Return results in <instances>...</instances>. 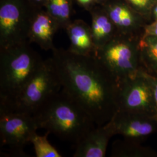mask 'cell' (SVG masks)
Masks as SVG:
<instances>
[{
	"label": "cell",
	"instance_id": "cell-1",
	"mask_svg": "<svg viewBox=\"0 0 157 157\" xmlns=\"http://www.w3.org/2000/svg\"><path fill=\"white\" fill-rule=\"evenodd\" d=\"M62 89L88 113L96 126L118 110L119 82L94 56L56 50L51 58Z\"/></svg>",
	"mask_w": 157,
	"mask_h": 157
},
{
	"label": "cell",
	"instance_id": "cell-2",
	"mask_svg": "<svg viewBox=\"0 0 157 157\" xmlns=\"http://www.w3.org/2000/svg\"><path fill=\"white\" fill-rule=\"evenodd\" d=\"M33 115L39 129L73 145L95 126L84 108L62 89L50 96Z\"/></svg>",
	"mask_w": 157,
	"mask_h": 157
},
{
	"label": "cell",
	"instance_id": "cell-3",
	"mask_svg": "<svg viewBox=\"0 0 157 157\" xmlns=\"http://www.w3.org/2000/svg\"><path fill=\"white\" fill-rule=\"evenodd\" d=\"M43 62L27 42L1 50L0 112L12 111L23 89Z\"/></svg>",
	"mask_w": 157,
	"mask_h": 157
},
{
	"label": "cell",
	"instance_id": "cell-4",
	"mask_svg": "<svg viewBox=\"0 0 157 157\" xmlns=\"http://www.w3.org/2000/svg\"><path fill=\"white\" fill-rule=\"evenodd\" d=\"M61 89L52 59L44 61L23 89L12 111L33 115L50 96Z\"/></svg>",
	"mask_w": 157,
	"mask_h": 157
},
{
	"label": "cell",
	"instance_id": "cell-5",
	"mask_svg": "<svg viewBox=\"0 0 157 157\" xmlns=\"http://www.w3.org/2000/svg\"><path fill=\"white\" fill-rule=\"evenodd\" d=\"M96 51L95 56L119 82L136 76L141 69L138 45L135 47L124 40H113Z\"/></svg>",
	"mask_w": 157,
	"mask_h": 157
},
{
	"label": "cell",
	"instance_id": "cell-6",
	"mask_svg": "<svg viewBox=\"0 0 157 157\" xmlns=\"http://www.w3.org/2000/svg\"><path fill=\"white\" fill-rule=\"evenodd\" d=\"M39 129L33 115L25 112H0L1 144L9 147L15 157H27L24 147Z\"/></svg>",
	"mask_w": 157,
	"mask_h": 157
},
{
	"label": "cell",
	"instance_id": "cell-7",
	"mask_svg": "<svg viewBox=\"0 0 157 157\" xmlns=\"http://www.w3.org/2000/svg\"><path fill=\"white\" fill-rule=\"evenodd\" d=\"M118 110L155 118L153 91L141 69L136 76L119 82Z\"/></svg>",
	"mask_w": 157,
	"mask_h": 157
},
{
	"label": "cell",
	"instance_id": "cell-8",
	"mask_svg": "<svg viewBox=\"0 0 157 157\" xmlns=\"http://www.w3.org/2000/svg\"><path fill=\"white\" fill-rule=\"evenodd\" d=\"M29 22L23 15L21 5L17 0H6L0 8L1 50L26 43Z\"/></svg>",
	"mask_w": 157,
	"mask_h": 157
},
{
	"label": "cell",
	"instance_id": "cell-9",
	"mask_svg": "<svg viewBox=\"0 0 157 157\" xmlns=\"http://www.w3.org/2000/svg\"><path fill=\"white\" fill-rule=\"evenodd\" d=\"M115 135L142 143L157 132L155 118L135 112L118 110L110 120Z\"/></svg>",
	"mask_w": 157,
	"mask_h": 157
},
{
	"label": "cell",
	"instance_id": "cell-10",
	"mask_svg": "<svg viewBox=\"0 0 157 157\" xmlns=\"http://www.w3.org/2000/svg\"><path fill=\"white\" fill-rule=\"evenodd\" d=\"M115 135L110 121L103 125L96 126L74 145L73 157H105L108 143Z\"/></svg>",
	"mask_w": 157,
	"mask_h": 157
},
{
	"label": "cell",
	"instance_id": "cell-11",
	"mask_svg": "<svg viewBox=\"0 0 157 157\" xmlns=\"http://www.w3.org/2000/svg\"><path fill=\"white\" fill-rule=\"evenodd\" d=\"M57 29V24L51 17L46 15H39L30 22L28 39L44 50L54 49L53 37Z\"/></svg>",
	"mask_w": 157,
	"mask_h": 157
},
{
	"label": "cell",
	"instance_id": "cell-12",
	"mask_svg": "<svg viewBox=\"0 0 157 157\" xmlns=\"http://www.w3.org/2000/svg\"><path fill=\"white\" fill-rule=\"evenodd\" d=\"M71 45L69 51L80 56H90L96 51L91 30L86 25L75 23L67 27Z\"/></svg>",
	"mask_w": 157,
	"mask_h": 157
},
{
	"label": "cell",
	"instance_id": "cell-13",
	"mask_svg": "<svg viewBox=\"0 0 157 157\" xmlns=\"http://www.w3.org/2000/svg\"><path fill=\"white\" fill-rule=\"evenodd\" d=\"M141 69L157 77V36H143L138 43Z\"/></svg>",
	"mask_w": 157,
	"mask_h": 157
},
{
	"label": "cell",
	"instance_id": "cell-14",
	"mask_svg": "<svg viewBox=\"0 0 157 157\" xmlns=\"http://www.w3.org/2000/svg\"><path fill=\"white\" fill-rule=\"evenodd\" d=\"M113 157H157V152L141 143L124 139L113 143L111 149Z\"/></svg>",
	"mask_w": 157,
	"mask_h": 157
},
{
	"label": "cell",
	"instance_id": "cell-15",
	"mask_svg": "<svg viewBox=\"0 0 157 157\" xmlns=\"http://www.w3.org/2000/svg\"><path fill=\"white\" fill-rule=\"evenodd\" d=\"M91 30L97 50L111 40L113 26L107 17L98 16L94 17L93 21Z\"/></svg>",
	"mask_w": 157,
	"mask_h": 157
},
{
	"label": "cell",
	"instance_id": "cell-16",
	"mask_svg": "<svg viewBox=\"0 0 157 157\" xmlns=\"http://www.w3.org/2000/svg\"><path fill=\"white\" fill-rule=\"evenodd\" d=\"M50 134L47 132L43 136L36 133L31 139L30 143L33 144L36 156L37 157H61L62 155L48 140V136Z\"/></svg>",
	"mask_w": 157,
	"mask_h": 157
},
{
	"label": "cell",
	"instance_id": "cell-17",
	"mask_svg": "<svg viewBox=\"0 0 157 157\" xmlns=\"http://www.w3.org/2000/svg\"><path fill=\"white\" fill-rule=\"evenodd\" d=\"M130 13V12L124 6H116L110 12V17L112 22L118 26L122 17Z\"/></svg>",
	"mask_w": 157,
	"mask_h": 157
},
{
	"label": "cell",
	"instance_id": "cell-18",
	"mask_svg": "<svg viewBox=\"0 0 157 157\" xmlns=\"http://www.w3.org/2000/svg\"><path fill=\"white\" fill-rule=\"evenodd\" d=\"M143 71L144 76L149 81L150 83L152 89L153 91L154 94V102H155V118L157 120V77L152 76L151 75L147 73L144 71Z\"/></svg>",
	"mask_w": 157,
	"mask_h": 157
},
{
	"label": "cell",
	"instance_id": "cell-19",
	"mask_svg": "<svg viewBox=\"0 0 157 157\" xmlns=\"http://www.w3.org/2000/svg\"><path fill=\"white\" fill-rule=\"evenodd\" d=\"M49 9L52 16L60 21L61 11L59 0H50Z\"/></svg>",
	"mask_w": 157,
	"mask_h": 157
},
{
	"label": "cell",
	"instance_id": "cell-20",
	"mask_svg": "<svg viewBox=\"0 0 157 157\" xmlns=\"http://www.w3.org/2000/svg\"><path fill=\"white\" fill-rule=\"evenodd\" d=\"M143 36H157V28L152 27L150 25L146 26Z\"/></svg>",
	"mask_w": 157,
	"mask_h": 157
},
{
	"label": "cell",
	"instance_id": "cell-21",
	"mask_svg": "<svg viewBox=\"0 0 157 157\" xmlns=\"http://www.w3.org/2000/svg\"><path fill=\"white\" fill-rule=\"evenodd\" d=\"M133 5L140 8L145 7L148 4L150 0H129Z\"/></svg>",
	"mask_w": 157,
	"mask_h": 157
},
{
	"label": "cell",
	"instance_id": "cell-22",
	"mask_svg": "<svg viewBox=\"0 0 157 157\" xmlns=\"http://www.w3.org/2000/svg\"><path fill=\"white\" fill-rule=\"evenodd\" d=\"M78 1L81 4H87V3L90 2L91 0H78Z\"/></svg>",
	"mask_w": 157,
	"mask_h": 157
},
{
	"label": "cell",
	"instance_id": "cell-23",
	"mask_svg": "<svg viewBox=\"0 0 157 157\" xmlns=\"http://www.w3.org/2000/svg\"><path fill=\"white\" fill-rule=\"evenodd\" d=\"M152 27H155V28H157V21L155 22L152 23L151 25H150Z\"/></svg>",
	"mask_w": 157,
	"mask_h": 157
},
{
	"label": "cell",
	"instance_id": "cell-24",
	"mask_svg": "<svg viewBox=\"0 0 157 157\" xmlns=\"http://www.w3.org/2000/svg\"><path fill=\"white\" fill-rule=\"evenodd\" d=\"M154 13H155V16L157 17V6L155 7V10H154Z\"/></svg>",
	"mask_w": 157,
	"mask_h": 157
},
{
	"label": "cell",
	"instance_id": "cell-25",
	"mask_svg": "<svg viewBox=\"0 0 157 157\" xmlns=\"http://www.w3.org/2000/svg\"><path fill=\"white\" fill-rule=\"evenodd\" d=\"M36 1H42V0H36Z\"/></svg>",
	"mask_w": 157,
	"mask_h": 157
}]
</instances>
